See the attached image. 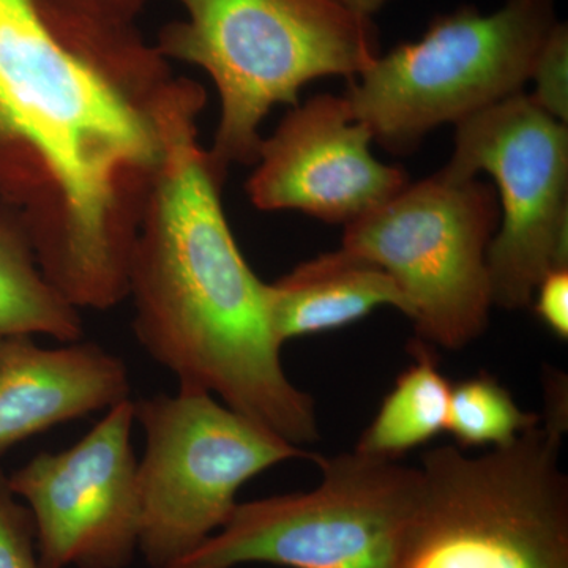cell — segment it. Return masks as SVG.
Instances as JSON below:
<instances>
[{
    "instance_id": "cell-1",
    "label": "cell",
    "mask_w": 568,
    "mask_h": 568,
    "mask_svg": "<svg viewBox=\"0 0 568 568\" xmlns=\"http://www.w3.org/2000/svg\"><path fill=\"white\" fill-rule=\"evenodd\" d=\"M174 78L138 28L0 0V200L78 310L126 301Z\"/></svg>"
},
{
    "instance_id": "cell-2",
    "label": "cell",
    "mask_w": 568,
    "mask_h": 568,
    "mask_svg": "<svg viewBox=\"0 0 568 568\" xmlns=\"http://www.w3.org/2000/svg\"><path fill=\"white\" fill-rule=\"evenodd\" d=\"M207 93L174 78L162 111V156L130 257L133 332L179 388L219 396L287 443L320 439L312 395L284 372L282 343L257 278L223 211L227 175L200 141Z\"/></svg>"
},
{
    "instance_id": "cell-3",
    "label": "cell",
    "mask_w": 568,
    "mask_h": 568,
    "mask_svg": "<svg viewBox=\"0 0 568 568\" xmlns=\"http://www.w3.org/2000/svg\"><path fill=\"white\" fill-rule=\"evenodd\" d=\"M567 379L547 377V409L506 447L420 459V491L395 568H568Z\"/></svg>"
},
{
    "instance_id": "cell-4",
    "label": "cell",
    "mask_w": 568,
    "mask_h": 568,
    "mask_svg": "<svg viewBox=\"0 0 568 568\" xmlns=\"http://www.w3.org/2000/svg\"><path fill=\"white\" fill-rule=\"evenodd\" d=\"M175 2L183 17L166 22L153 44L215 84L220 119L209 153L226 175L234 164L256 163L261 125L275 106H295L320 78L354 80L381 55L375 21L336 0Z\"/></svg>"
},
{
    "instance_id": "cell-5",
    "label": "cell",
    "mask_w": 568,
    "mask_h": 568,
    "mask_svg": "<svg viewBox=\"0 0 568 568\" xmlns=\"http://www.w3.org/2000/svg\"><path fill=\"white\" fill-rule=\"evenodd\" d=\"M556 18V0H506L491 13L459 7L429 22L351 81L345 99L388 152L416 151L437 126L523 92Z\"/></svg>"
},
{
    "instance_id": "cell-6",
    "label": "cell",
    "mask_w": 568,
    "mask_h": 568,
    "mask_svg": "<svg viewBox=\"0 0 568 568\" xmlns=\"http://www.w3.org/2000/svg\"><path fill=\"white\" fill-rule=\"evenodd\" d=\"M315 463V489L237 504L222 529L163 568H395L420 469L355 450Z\"/></svg>"
},
{
    "instance_id": "cell-7",
    "label": "cell",
    "mask_w": 568,
    "mask_h": 568,
    "mask_svg": "<svg viewBox=\"0 0 568 568\" xmlns=\"http://www.w3.org/2000/svg\"><path fill=\"white\" fill-rule=\"evenodd\" d=\"M134 418L145 435L138 551L151 568L170 566L222 529L253 477L290 459L320 458L194 388L138 399Z\"/></svg>"
},
{
    "instance_id": "cell-8",
    "label": "cell",
    "mask_w": 568,
    "mask_h": 568,
    "mask_svg": "<svg viewBox=\"0 0 568 568\" xmlns=\"http://www.w3.org/2000/svg\"><path fill=\"white\" fill-rule=\"evenodd\" d=\"M499 220L491 185L439 171L346 224L343 248L402 287L422 342L462 349L488 327L487 256Z\"/></svg>"
},
{
    "instance_id": "cell-9",
    "label": "cell",
    "mask_w": 568,
    "mask_h": 568,
    "mask_svg": "<svg viewBox=\"0 0 568 568\" xmlns=\"http://www.w3.org/2000/svg\"><path fill=\"white\" fill-rule=\"evenodd\" d=\"M454 179L491 174L500 226L488 248L493 305L530 306L548 272L568 267V129L525 92L457 123Z\"/></svg>"
},
{
    "instance_id": "cell-10",
    "label": "cell",
    "mask_w": 568,
    "mask_h": 568,
    "mask_svg": "<svg viewBox=\"0 0 568 568\" xmlns=\"http://www.w3.org/2000/svg\"><path fill=\"white\" fill-rule=\"evenodd\" d=\"M134 424V402L123 399L77 444L40 452L7 477L31 514L40 568L132 562L141 526Z\"/></svg>"
},
{
    "instance_id": "cell-11",
    "label": "cell",
    "mask_w": 568,
    "mask_h": 568,
    "mask_svg": "<svg viewBox=\"0 0 568 568\" xmlns=\"http://www.w3.org/2000/svg\"><path fill=\"white\" fill-rule=\"evenodd\" d=\"M373 134L355 121L345 97H313L263 138L246 193L260 211H301L349 224L402 192V168L369 151Z\"/></svg>"
},
{
    "instance_id": "cell-12",
    "label": "cell",
    "mask_w": 568,
    "mask_h": 568,
    "mask_svg": "<svg viewBox=\"0 0 568 568\" xmlns=\"http://www.w3.org/2000/svg\"><path fill=\"white\" fill-rule=\"evenodd\" d=\"M129 368L97 343L0 339V458L29 437L106 413L132 394Z\"/></svg>"
},
{
    "instance_id": "cell-13",
    "label": "cell",
    "mask_w": 568,
    "mask_h": 568,
    "mask_svg": "<svg viewBox=\"0 0 568 568\" xmlns=\"http://www.w3.org/2000/svg\"><path fill=\"white\" fill-rule=\"evenodd\" d=\"M392 306L410 317L402 287L381 265L343 248L306 261L268 284V312L278 342L324 334Z\"/></svg>"
},
{
    "instance_id": "cell-14",
    "label": "cell",
    "mask_w": 568,
    "mask_h": 568,
    "mask_svg": "<svg viewBox=\"0 0 568 568\" xmlns=\"http://www.w3.org/2000/svg\"><path fill=\"white\" fill-rule=\"evenodd\" d=\"M80 312L40 267L21 216L0 205V339L43 335L62 345L80 342Z\"/></svg>"
},
{
    "instance_id": "cell-15",
    "label": "cell",
    "mask_w": 568,
    "mask_h": 568,
    "mask_svg": "<svg viewBox=\"0 0 568 568\" xmlns=\"http://www.w3.org/2000/svg\"><path fill=\"white\" fill-rule=\"evenodd\" d=\"M410 351L413 364L398 376L354 448L365 457L396 462L447 432L450 383L425 342L413 343Z\"/></svg>"
},
{
    "instance_id": "cell-16",
    "label": "cell",
    "mask_w": 568,
    "mask_h": 568,
    "mask_svg": "<svg viewBox=\"0 0 568 568\" xmlns=\"http://www.w3.org/2000/svg\"><path fill=\"white\" fill-rule=\"evenodd\" d=\"M540 420L487 373L452 386L447 432L459 447H506Z\"/></svg>"
},
{
    "instance_id": "cell-17",
    "label": "cell",
    "mask_w": 568,
    "mask_h": 568,
    "mask_svg": "<svg viewBox=\"0 0 568 568\" xmlns=\"http://www.w3.org/2000/svg\"><path fill=\"white\" fill-rule=\"evenodd\" d=\"M530 100L556 121H568V28L556 22L538 51L530 80Z\"/></svg>"
},
{
    "instance_id": "cell-18",
    "label": "cell",
    "mask_w": 568,
    "mask_h": 568,
    "mask_svg": "<svg viewBox=\"0 0 568 568\" xmlns=\"http://www.w3.org/2000/svg\"><path fill=\"white\" fill-rule=\"evenodd\" d=\"M0 568H40L31 514L0 470Z\"/></svg>"
},
{
    "instance_id": "cell-19",
    "label": "cell",
    "mask_w": 568,
    "mask_h": 568,
    "mask_svg": "<svg viewBox=\"0 0 568 568\" xmlns=\"http://www.w3.org/2000/svg\"><path fill=\"white\" fill-rule=\"evenodd\" d=\"M530 305L538 320L559 339H568V267L548 272L534 291Z\"/></svg>"
},
{
    "instance_id": "cell-20",
    "label": "cell",
    "mask_w": 568,
    "mask_h": 568,
    "mask_svg": "<svg viewBox=\"0 0 568 568\" xmlns=\"http://www.w3.org/2000/svg\"><path fill=\"white\" fill-rule=\"evenodd\" d=\"M54 2L92 20L136 28L138 18L144 13L152 0H54Z\"/></svg>"
},
{
    "instance_id": "cell-21",
    "label": "cell",
    "mask_w": 568,
    "mask_h": 568,
    "mask_svg": "<svg viewBox=\"0 0 568 568\" xmlns=\"http://www.w3.org/2000/svg\"><path fill=\"white\" fill-rule=\"evenodd\" d=\"M342 3L347 10L354 11V13L361 14V17L372 18L381 10L386 9L395 0H336Z\"/></svg>"
}]
</instances>
